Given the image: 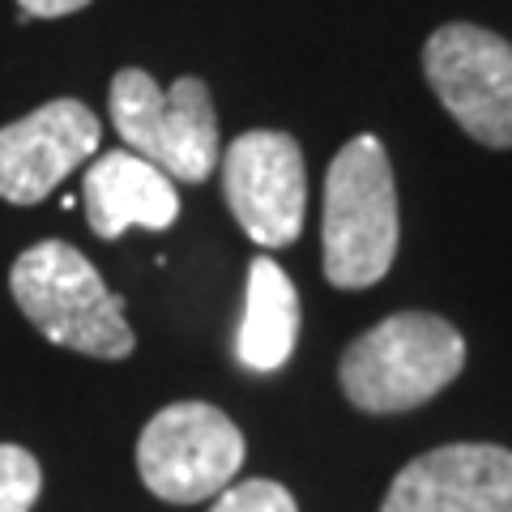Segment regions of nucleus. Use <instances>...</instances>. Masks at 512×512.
Here are the masks:
<instances>
[{"mask_svg": "<svg viewBox=\"0 0 512 512\" xmlns=\"http://www.w3.org/2000/svg\"><path fill=\"white\" fill-rule=\"evenodd\" d=\"M423 73L444 111L478 146L512 150V43L487 26L448 22L423 47Z\"/></svg>", "mask_w": 512, "mask_h": 512, "instance_id": "obj_6", "label": "nucleus"}, {"mask_svg": "<svg viewBox=\"0 0 512 512\" xmlns=\"http://www.w3.org/2000/svg\"><path fill=\"white\" fill-rule=\"evenodd\" d=\"M299 291L295 282L282 274L278 261L256 256L248 265V299L244 320L235 333V359L248 372H278L291 359L299 338Z\"/></svg>", "mask_w": 512, "mask_h": 512, "instance_id": "obj_11", "label": "nucleus"}, {"mask_svg": "<svg viewBox=\"0 0 512 512\" xmlns=\"http://www.w3.org/2000/svg\"><path fill=\"white\" fill-rule=\"evenodd\" d=\"M43 491V470L30 448L0 444V512H30Z\"/></svg>", "mask_w": 512, "mask_h": 512, "instance_id": "obj_12", "label": "nucleus"}, {"mask_svg": "<svg viewBox=\"0 0 512 512\" xmlns=\"http://www.w3.org/2000/svg\"><path fill=\"white\" fill-rule=\"evenodd\" d=\"M22 18H69V13L86 9L90 0H18Z\"/></svg>", "mask_w": 512, "mask_h": 512, "instance_id": "obj_14", "label": "nucleus"}, {"mask_svg": "<svg viewBox=\"0 0 512 512\" xmlns=\"http://www.w3.org/2000/svg\"><path fill=\"white\" fill-rule=\"evenodd\" d=\"M9 291L47 342L90 359L133 355L137 338L124 320V299L111 295L86 252L64 239L26 248L9 269Z\"/></svg>", "mask_w": 512, "mask_h": 512, "instance_id": "obj_2", "label": "nucleus"}, {"mask_svg": "<svg viewBox=\"0 0 512 512\" xmlns=\"http://www.w3.org/2000/svg\"><path fill=\"white\" fill-rule=\"evenodd\" d=\"M325 278L338 291L376 286L397 256V184L376 137H355L325 175Z\"/></svg>", "mask_w": 512, "mask_h": 512, "instance_id": "obj_3", "label": "nucleus"}, {"mask_svg": "<svg viewBox=\"0 0 512 512\" xmlns=\"http://www.w3.org/2000/svg\"><path fill=\"white\" fill-rule=\"evenodd\" d=\"M107 107L124 146L163 175L184 184H205L214 175L218 116L201 77H180L163 90L146 69H120L111 77Z\"/></svg>", "mask_w": 512, "mask_h": 512, "instance_id": "obj_4", "label": "nucleus"}, {"mask_svg": "<svg viewBox=\"0 0 512 512\" xmlns=\"http://www.w3.org/2000/svg\"><path fill=\"white\" fill-rule=\"evenodd\" d=\"M244 466V436L210 402H171L141 427L137 474L163 504H201L231 487Z\"/></svg>", "mask_w": 512, "mask_h": 512, "instance_id": "obj_5", "label": "nucleus"}, {"mask_svg": "<svg viewBox=\"0 0 512 512\" xmlns=\"http://www.w3.org/2000/svg\"><path fill=\"white\" fill-rule=\"evenodd\" d=\"M466 367V338L436 312H393L342 350L338 380L350 406L402 414L431 402Z\"/></svg>", "mask_w": 512, "mask_h": 512, "instance_id": "obj_1", "label": "nucleus"}, {"mask_svg": "<svg viewBox=\"0 0 512 512\" xmlns=\"http://www.w3.org/2000/svg\"><path fill=\"white\" fill-rule=\"evenodd\" d=\"M103 137L99 116L77 99H52L0 128V201L39 205L94 158Z\"/></svg>", "mask_w": 512, "mask_h": 512, "instance_id": "obj_8", "label": "nucleus"}, {"mask_svg": "<svg viewBox=\"0 0 512 512\" xmlns=\"http://www.w3.org/2000/svg\"><path fill=\"white\" fill-rule=\"evenodd\" d=\"M380 512H512V448H431L402 466Z\"/></svg>", "mask_w": 512, "mask_h": 512, "instance_id": "obj_9", "label": "nucleus"}, {"mask_svg": "<svg viewBox=\"0 0 512 512\" xmlns=\"http://www.w3.org/2000/svg\"><path fill=\"white\" fill-rule=\"evenodd\" d=\"M86 222L99 239H120L128 227L167 231L180 218L175 180L133 150H111L94 158L82 180Z\"/></svg>", "mask_w": 512, "mask_h": 512, "instance_id": "obj_10", "label": "nucleus"}, {"mask_svg": "<svg viewBox=\"0 0 512 512\" xmlns=\"http://www.w3.org/2000/svg\"><path fill=\"white\" fill-rule=\"evenodd\" d=\"M210 512H299V504L282 483L248 478V483H235L227 491H218V500H214Z\"/></svg>", "mask_w": 512, "mask_h": 512, "instance_id": "obj_13", "label": "nucleus"}, {"mask_svg": "<svg viewBox=\"0 0 512 512\" xmlns=\"http://www.w3.org/2000/svg\"><path fill=\"white\" fill-rule=\"evenodd\" d=\"M222 192L235 222L261 248H291L308 214V171L291 133L252 128L222 154Z\"/></svg>", "mask_w": 512, "mask_h": 512, "instance_id": "obj_7", "label": "nucleus"}]
</instances>
